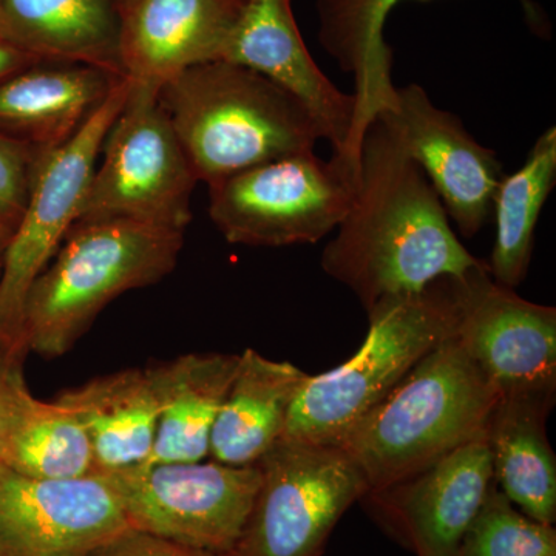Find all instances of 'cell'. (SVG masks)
<instances>
[{
  "instance_id": "17",
  "label": "cell",
  "mask_w": 556,
  "mask_h": 556,
  "mask_svg": "<svg viewBox=\"0 0 556 556\" xmlns=\"http://www.w3.org/2000/svg\"><path fill=\"white\" fill-rule=\"evenodd\" d=\"M124 76L75 62L38 61L0 79V135L40 155L78 134Z\"/></svg>"
},
{
  "instance_id": "10",
  "label": "cell",
  "mask_w": 556,
  "mask_h": 556,
  "mask_svg": "<svg viewBox=\"0 0 556 556\" xmlns=\"http://www.w3.org/2000/svg\"><path fill=\"white\" fill-rule=\"evenodd\" d=\"M118 497L131 529L229 555L243 533L262 473L212 463H142L97 473Z\"/></svg>"
},
{
  "instance_id": "32",
  "label": "cell",
  "mask_w": 556,
  "mask_h": 556,
  "mask_svg": "<svg viewBox=\"0 0 556 556\" xmlns=\"http://www.w3.org/2000/svg\"><path fill=\"white\" fill-rule=\"evenodd\" d=\"M119 2H121V5L126 7L127 3L131 2V0H119Z\"/></svg>"
},
{
  "instance_id": "20",
  "label": "cell",
  "mask_w": 556,
  "mask_h": 556,
  "mask_svg": "<svg viewBox=\"0 0 556 556\" xmlns=\"http://www.w3.org/2000/svg\"><path fill=\"white\" fill-rule=\"evenodd\" d=\"M56 401L72 409L86 427L97 473L148 460L161 412L152 368L101 376L65 391Z\"/></svg>"
},
{
  "instance_id": "9",
  "label": "cell",
  "mask_w": 556,
  "mask_h": 556,
  "mask_svg": "<svg viewBox=\"0 0 556 556\" xmlns=\"http://www.w3.org/2000/svg\"><path fill=\"white\" fill-rule=\"evenodd\" d=\"M257 466L254 506L226 556H321L340 518L368 493L340 445L280 439Z\"/></svg>"
},
{
  "instance_id": "27",
  "label": "cell",
  "mask_w": 556,
  "mask_h": 556,
  "mask_svg": "<svg viewBox=\"0 0 556 556\" xmlns=\"http://www.w3.org/2000/svg\"><path fill=\"white\" fill-rule=\"evenodd\" d=\"M42 156L28 146L0 135V223L3 225L16 228Z\"/></svg>"
},
{
  "instance_id": "22",
  "label": "cell",
  "mask_w": 556,
  "mask_h": 556,
  "mask_svg": "<svg viewBox=\"0 0 556 556\" xmlns=\"http://www.w3.org/2000/svg\"><path fill=\"white\" fill-rule=\"evenodd\" d=\"M554 405L530 399H500L489 424L493 478L527 517L556 521V459L546 433Z\"/></svg>"
},
{
  "instance_id": "23",
  "label": "cell",
  "mask_w": 556,
  "mask_h": 556,
  "mask_svg": "<svg viewBox=\"0 0 556 556\" xmlns=\"http://www.w3.org/2000/svg\"><path fill=\"white\" fill-rule=\"evenodd\" d=\"M22 364L11 372L3 467L35 479L97 473L93 445L79 417L58 401L43 402L33 396Z\"/></svg>"
},
{
  "instance_id": "19",
  "label": "cell",
  "mask_w": 556,
  "mask_h": 556,
  "mask_svg": "<svg viewBox=\"0 0 556 556\" xmlns=\"http://www.w3.org/2000/svg\"><path fill=\"white\" fill-rule=\"evenodd\" d=\"M308 379L289 362L244 350L212 428L208 455L226 466L257 464L280 441L292 404Z\"/></svg>"
},
{
  "instance_id": "24",
  "label": "cell",
  "mask_w": 556,
  "mask_h": 556,
  "mask_svg": "<svg viewBox=\"0 0 556 556\" xmlns=\"http://www.w3.org/2000/svg\"><path fill=\"white\" fill-rule=\"evenodd\" d=\"M402 0H317L318 40L339 68L353 76L358 138L369 121L393 108V51L383 39L388 14Z\"/></svg>"
},
{
  "instance_id": "26",
  "label": "cell",
  "mask_w": 556,
  "mask_h": 556,
  "mask_svg": "<svg viewBox=\"0 0 556 556\" xmlns=\"http://www.w3.org/2000/svg\"><path fill=\"white\" fill-rule=\"evenodd\" d=\"M455 556H556V530L522 514L493 482Z\"/></svg>"
},
{
  "instance_id": "33",
  "label": "cell",
  "mask_w": 556,
  "mask_h": 556,
  "mask_svg": "<svg viewBox=\"0 0 556 556\" xmlns=\"http://www.w3.org/2000/svg\"><path fill=\"white\" fill-rule=\"evenodd\" d=\"M0 35H2V33H0ZM3 36V35H2Z\"/></svg>"
},
{
  "instance_id": "7",
  "label": "cell",
  "mask_w": 556,
  "mask_h": 556,
  "mask_svg": "<svg viewBox=\"0 0 556 556\" xmlns=\"http://www.w3.org/2000/svg\"><path fill=\"white\" fill-rule=\"evenodd\" d=\"M129 91L130 80L121 79L78 134L46 153L36 166L30 195L11 233L0 270V351L11 357L28 354L24 345L28 292L78 222L102 142Z\"/></svg>"
},
{
  "instance_id": "18",
  "label": "cell",
  "mask_w": 556,
  "mask_h": 556,
  "mask_svg": "<svg viewBox=\"0 0 556 556\" xmlns=\"http://www.w3.org/2000/svg\"><path fill=\"white\" fill-rule=\"evenodd\" d=\"M119 0H0V33L38 60L124 76Z\"/></svg>"
},
{
  "instance_id": "8",
  "label": "cell",
  "mask_w": 556,
  "mask_h": 556,
  "mask_svg": "<svg viewBox=\"0 0 556 556\" xmlns=\"http://www.w3.org/2000/svg\"><path fill=\"white\" fill-rule=\"evenodd\" d=\"M159 91L130 80L129 97L102 142V163L94 169L78 222L129 219L188 228L199 179Z\"/></svg>"
},
{
  "instance_id": "29",
  "label": "cell",
  "mask_w": 556,
  "mask_h": 556,
  "mask_svg": "<svg viewBox=\"0 0 556 556\" xmlns=\"http://www.w3.org/2000/svg\"><path fill=\"white\" fill-rule=\"evenodd\" d=\"M24 358L11 357L0 351V468H3L7 427H9L11 372Z\"/></svg>"
},
{
  "instance_id": "15",
  "label": "cell",
  "mask_w": 556,
  "mask_h": 556,
  "mask_svg": "<svg viewBox=\"0 0 556 556\" xmlns=\"http://www.w3.org/2000/svg\"><path fill=\"white\" fill-rule=\"evenodd\" d=\"M380 113L426 174L460 236H478L506 175L496 153L471 137L456 115L437 108L417 84L396 87L393 108Z\"/></svg>"
},
{
  "instance_id": "11",
  "label": "cell",
  "mask_w": 556,
  "mask_h": 556,
  "mask_svg": "<svg viewBox=\"0 0 556 556\" xmlns=\"http://www.w3.org/2000/svg\"><path fill=\"white\" fill-rule=\"evenodd\" d=\"M456 339L500 399L555 404L556 309L496 283L489 266L460 278Z\"/></svg>"
},
{
  "instance_id": "6",
  "label": "cell",
  "mask_w": 556,
  "mask_h": 556,
  "mask_svg": "<svg viewBox=\"0 0 556 556\" xmlns=\"http://www.w3.org/2000/svg\"><path fill=\"white\" fill-rule=\"evenodd\" d=\"M357 164L316 150L260 164L208 186V215L229 243L313 244L338 229L356 195Z\"/></svg>"
},
{
  "instance_id": "21",
  "label": "cell",
  "mask_w": 556,
  "mask_h": 556,
  "mask_svg": "<svg viewBox=\"0 0 556 556\" xmlns=\"http://www.w3.org/2000/svg\"><path fill=\"white\" fill-rule=\"evenodd\" d=\"M239 361L240 354H186L150 367L161 412L146 463H197L208 456L212 428Z\"/></svg>"
},
{
  "instance_id": "25",
  "label": "cell",
  "mask_w": 556,
  "mask_h": 556,
  "mask_svg": "<svg viewBox=\"0 0 556 556\" xmlns=\"http://www.w3.org/2000/svg\"><path fill=\"white\" fill-rule=\"evenodd\" d=\"M556 182V130L540 135L526 163L504 175L493 199L496 236L486 262L496 283L515 289L522 283L532 260L541 211Z\"/></svg>"
},
{
  "instance_id": "30",
  "label": "cell",
  "mask_w": 556,
  "mask_h": 556,
  "mask_svg": "<svg viewBox=\"0 0 556 556\" xmlns=\"http://www.w3.org/2000/svg\"><path fill=\"white\" fill-rule=\"evenodd\" d=\"M43 61L27 53V51L14 46L5 36L0 35V79L7 78L11 73L17 70L35 64V62Z\"/></svg>"
},
{
  "instance_id": "5",
  "label": "cell",
  "mask_w": 556,
  "mask_h": 556,
  "mask_svg": "<svg viewBox=\"0 0 556 556\" xmlns=\"http://www.w3.org/2000/svg\"><path fill=\"white\" fill-rule=\"evenodd\" d=\"M460 278L442 277L417 292L388 295L367 311V338L345 364L309 376L280 439L339 445L420 358L456 334Z\"/></svg>"
},
{
  "instance_id": "13",
  "label": "cell",
  "mask_w": 556,
  "mask_h": 556,
  "mask_svg": "<svg viewBox=\"0 0 556 556\" xmlns=\"http://www.w3.org/2000/svg\"><path fill=\"white\" fill-rule=\"evenodd\" d=\"M127 529L98 475L35 479L0 468V556H90Z\"/></svg>"
},
{
  "instance_id": "14",
  "label": "cell",
  "mask_w": 556,
  "mask_h": 556,
  "mask_svg": "<svg viewBox=\"0 0 556 556\" xmlns=\"http://www.w3.org/2000/svg\"><path fill=\"white\" fill-rule=\"evenodd\" d=\"M218 61L265 76L302 102L334 155L357 164V101L321 72L295 22L292 0H244Z\"/></svg>"
},
{
  "instance_id": "16",
  "label": "cell",
  "mask_w": 556,
  "mask_h": 556,
  "mask_svg": "<svg viewBox=\"0 0 556 556\" xmlns=\"http://www.w3.org/2000/svg\"><path fill=\"white\" fill-rule=\"evenodd\" d=\"M244 0H131L123 7L124 78L161 89L179 73L218 61Z\"/></svg>"
},
{
  "instance_id": "2",
  "label": "cell",
  "mask_w": 556,
  "mask_h": 556,
  "mask_svg": "<svg viewBox=\"0 0 556 556\" xmlns=\"http://www.w3.org/2000/svg\"><path fill=\"white\" fill-rule=\"evenodd\" d=\"M497 402L455 334L420 358L339 445L375 492L484 437Z\"/></svg>"
},
{
  "instance_id": "12",
  "label": "cell",
  "mask_w": 556,
  "mask_h": 556,
  "mask_svg": "<svg viewBox=\"0 0 556 556\" xmlns=\"http://www.w3.org/2000/svg\"><path fill=\"white\" fill-rule=\"evenodd\" d=\"M489 431L386 489L362 497L369 517L416 556H455L492 489Z\"/></svg>"
},
{
  "instance_id": "1",
  "label": "cell",
  "mask_w": 556,
  "mask_h": 556,
  "mask_svg": "<svg viewBox=\"0 0 556 556\" xmlns=\"http://www.w3.org/2000/svg\"><path fill=\"white\" fill-rule=\"evenodd\" d=\"M484 266L457 239L433 186L379 113L358 146L353 204L321 254L325 274L368 311L388 295Z\"/></svg>"
},
{
  "instance_id": "31",
  "label": "cell",
  "mask_w": 556,
  "mask_h": 556,
  "mask_svg": "<svg viewBox=\"0 0 556 556\" xmlns=\"http://www.w3.org/2000/svg\"><path fill=\"white\" fill-rule=\"evenodd\" d=\"M13 230L14 226L0 223V270H2L3 254H5L7 244H9Z\"/></svg>"
},
{
  "instance_id": "4",
  "label": "cell",
  "mask_w": 556,
  "mask_h": 556,
  "mask_svg": "<svg viewBox=\"0 0 556 556\" xmlns=\"http://www.w3.org/2000/svg\"><path fill=\"white\" fill-rule=\"evenodd\" d=\"M185 232L129 219L76 223L28 292L25 350L46 358L67 354L110 302L169 276Z\"/></svg>"
},
{
  "instance_id": "3",
  "label": "cell",
  "mask_w": 556,
  "mask_h": 556,
  "mask_svg": "<svg viewBox=\"0 0 556 556\" xmlns=\"http://www.w3.org/2000/svg\"><path fill=\"white\" fill-rule=\"evenodd\" d=\"M159 98L197 179L207 186L324 141L302 102L230 62L188 68L164 84Z\"/></svg>"
},
{
  "instance_id": "28",
  "label": "cell",
  "mask_w": 556,
  "mask_h": 556,
  "mask_svg": "<svg viewBox=\"0 0 556 556\" xmlns=\"http://www.w3.org/2000/svg\"><path fill=\"white\" fill-rule=\"evenodd\" d=\"M90 556H226L174 543L164 538L127 529Z\"/></svg>"
}]
</instances>
